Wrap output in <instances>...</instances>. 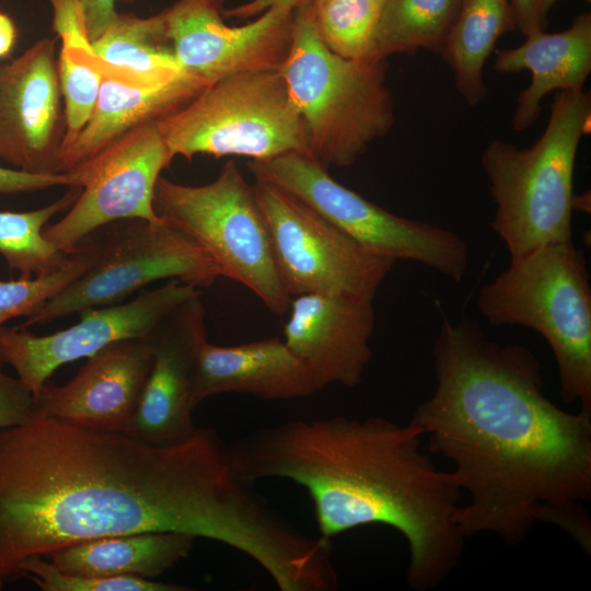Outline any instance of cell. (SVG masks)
Here are the masks:
<instances>
[{"mask_svg": "<svg viewBox=\"0 0 591 591\" xmlns=\"http://www.w3.org/2000/svg\"><path fill=\"white\" fill-rule=\"evenodd\" d=\"M432 354L436 389L410 422L468 494L456 513L465 537L519 544L548 523L590 555L591 412L557 406L535 355L489 339L476 320L444 318Z\"/></svg>", "mask_w": 591, "mask_h": 591, "instance_id": "obj_1", "label": "cell"}, {"mask_svg": "<svg viewBox=\"0 0 591 591\" xmlns=\"http://www.w3.org/2000/svg\"><path fill=\"white\" fill-rule=\"evenodd\" d=\"M228 468L211 428L169 447L35 414L0 428V590L24 559L89 540L216 538L230 514Z\"/></svg>", "mask_w": 591, "mask_h": 591, "instance_id": "obj_2", "label": "cell"}, {"mask_svg": "<svg viewBox=\"0 0 591 591\" xmlns=\"http://www.w3.org/2000/svg\"><path fill=\"white\" fill-rule=\"evenodd\" d=\"M422 438L410 421L336 416L263 426L228 449L245 483L303 487L324 540L371 524L395 529L408 545L409 588L429 591L453 571L466 537L456 519L462 490L421 450Z\"/></svg>", "mask_w": 591, "mask_h": 591, "instance_id": "obj_3", "label": "cell"}, {"mask_svg": "<svg viewBox=\"0 0 591 591\" xmlns=\"http://www.w3.org/2000/svg\"><path fill=\"white\" fill-rule=\"evenodd\" d=\"M590 116V92L558 91L532 146L494 139L484 149L480 163L495 202L490 227L510 258L572 242L573 170Z\"/></svg>", "mask_w": 591, "mask_h": 591, "instance_id": "obj_4", "label": "cell"}, {"mask_svg": "<svg viewBox=\"0 0 591 591\" xmlns=\"http://www.w3.org/2000/svg\"><path fill=\"white\" fill-rule=\"evenodd\" d=\"M386 59H347L323 43L313 0L296 8L287 58L278 68L304 124L310 157L349 166L395 121Z\"/></svg>", "mask_w": 591, "mask_h": 591, "instance_id": "obj_5", "label": "cell"}, {"mask_svg": "<svg viewBox=\"0 0 591 591\" xmlns=\"http://www.w3.org/2000/svg\"><path fill=\"white\" fill-rule=\"evenodd\" d=\"M477 306L490 325L541 334L556 360L559 395L591 412V286L581 248L567 242L510 258L480 288Z\"/></svg>", "mask_w": 591, "mask_h": 591, "instance_id": "obj_6", "label": "cell"}, {"mask_svg": "<svg viewBox=\"0 0 591 591\" xmlns=\"http://www.w3.org/2000/svg\"><path fill=\"white\" fill-rule=\"evenodd\" d=\"M157 123L173 159L310 157L304 124L278 69L220 79Z\"/></svg>", "mask_w": 591, "mask_h": 591, "instance_id": "obj_7", "label": "cell"}, {"mask_svg": "<svg viewBox=\"0 0 591 591\" xmlns=\"http://www.w3.org/2000/svg\"><path fill=\"white\" fill-rule=\"evenodd\" d=\"M153 209L197 241L221 276L250 289L273 313H287L291 297L279 277L253 186L233 161L204 185H184L160 176Z\"/></svg>", "mask_w": 591, "mask_h": 591, "instance_id": "obj_8", "label": "cell"}, {"mask_svg": "<svg viewBox=\"0 0 591 591\" xmlns=\"http://www.w3.org/2000/svg\"><path fill=\"white\" fill-rule=\"evenodd\" d=\"M86 239L92 254L84 271L28 315L22 327L42 325L88 309L115 304L162 279L197 289L211 286L220 269L192 236L166 221L123 220Z\"/></svg>", "mask_w": 591, "mask_h": 591, "instance_id": "obj_9", "label": "cell"}, {"mask_svg": "<svg viewBox=\"0 0 591 591\" xmlns=\"http://www.w3.org/2000/svg\"><path fill=\"white\" fill-rule=\"evenodd\" d=\"M255 179L291 194L362 246L395 260L422 264L454 282L468 266L467 243L457 233L396 216L334 179L327 167L301 153L248 164Z\"/></svg>", "mask_w": 591, "mask_h": 591, "instance_id": "obj_10", "label": "cell"}, {"mask_svg": "<svg viewBox=\"0 0 591 591\" xmlns=\"http://www.w3.org/2000/svg\"><path fill=\"white\" fill-rule=\"evenodd\" d=\"M252 186L291 298L324 293L373 301L395 259L362 246L286 190L258 179Z\"/></svg>", "mask_w": 591, "mask_h": 591, "instance_id": "obj_11", "label": "cell"}, {"mask_svg": "<svg viewBox=\"0 0 591 591\" xmlns=\"http://www.w3.org/2000/svg\"><path fill=\"white\" fill-rule=\"evenodd\" d=\"M173 161L157 121L126 134L85 164L68 172L81 193L44 236L66 255L101 228L123 220L159 221L153 193Z\"/></svg>", "mask_w": 591, "mask_h": 591, "instance_id": "obj_12", "label": "cell"}, {"mask_svg": "<svg viewBox=\"0 0 591 591\" xmlns=\"http://www.w3.org/2000/svg\"><path fill=\"white\" fill-rule=\"evenodd\" d=\"M201 294L177 279L146 290L123 304L80 312V321L53 334L36 336L26 327H0V359L11 366L35 396L62 364L89 358L108 345L149 337L182 303Z\"/></svg>", "mask_w": 591, "mask_h": 591, "instance_id": "obj_13", "label": "cell"}, {"mask_svg": "<svg viewBox=\"0 0 591 591\" xmlns=\"http://www.w3.org/2000/svg\"><path fill=\"white\" fill-rule=\"evenodd\" d=\"M225 0H177L164 9L181 68L207 84L250 71L278 69L290 50L296 8L273 7L241 26L223 21Z\"/></svg>", "mask_w": 591, "mask_h": 591, "instance_id": "obj_14", "label": "cell"}, {"mask_svg": "<svg viewBox=\"0 0 591 591\" xmlns=\"http://www.w3.org/2000/svg\"><path fill=\"white\" fill-rule=\"evenodd\" d=\"M65 134L56 40L42 38L0 63V160L28 173H56Z\"/></svg>", "mask_w": 591, "mask_h": 591, "instance_id": "obj_15", "label": "cell"}, {"mask_svg": "<svg viewBox=\"0 0 591 591\" xmlns=\"http://www.w3.org/2000/svg\"><path fill=\"white\" fill-rule=\"evenodd\" d=\"M205 337L200 294L182 303L150 335L152 363L127 434L151 445L169 447L196 433L192 417L196 360Z\"/></svg>", "mask_w": 591, "mask_h": 591, "instance_id": "obj_16", "label": "cell"}, {"mask_svg": "<svg viewBox=\"0 0 591 591\" xmlns=\"http://www.w3.org/2000/svg\"><path fill=\"white\" fill-rule=\"evenodd\" d=\"M152 363L151 338L108 345L63 385L45 383L34 414L96 430L127 433Z\"/></svg>", "mask_w": 591, "mask_h": 591, "instance_id": "obj_17", "label": "cell"}, {"mask_svg": "<svg viewBox=\"0 0 591 591\" xmlns=\"http://www.w3.org/2000/svg\"><path fill=\"white\" fill-rule=\"evenodd\" d=\"M283 341L311 373L317 390L357 386L371 360L372 301L324 293L291 298Z\"/></svg>", "mask_w": 591, "mask_h": 591, "instance_id": "obj_18", "label": "cell"}, {"mask_svg": "<svg viewBox=\"0 0 591 591\" xmlns=\"http://www.w3.org/2000/svg\"><path fill=\"white\" fill-rule=\"evenodd\" d=\"M316 391L309 370L277 337L236 346L213 345L205 337L198 345L195 406L221 393L293 399Z\"/></svg>", "mask_w": 591, "mask_h": 591, "instance_id": "obj_19", "label": "cell"}, {"mask_svg": "<svg viewBox=\"0 0 591 591\" xmlns=\"http://www.w3.org/2000/svg\"><path fill=\"white\" fill-rule=\"evenodd\" d=\"M208 85L185 71L165 83L150 85L105 70L92 115L73 142L59 153L56 173L85 164L131 130L183 107Z\"/></svg>", "mask_w": 591, "mask_h": 591, "instance_id": "obj_20", "label": "cell"}, {"mask_svg": "<svg viewBox=\"0 0 591 591\" xmlns=\"http://www.w3.org/2000/svg\"><path fill=\"white\" fill-rule=\"evenodd\" d=\"M519 46L497 49L499 73L531 72V82L517 99L511 119L515 131L530 128L541 115V102L551 92L581 91L591 72V13L576 16L558 33L534 32Z\"/></svg>", "mask_w": 591, "mask_h": 591, "instance_id": "obj_21", "label": "cell"}, {"mask_svg": "<svg viewBox=\"0 0 591 591\" xmlns=\"http://www.w3.org/2000/svg\"><path fill=\"white\" fill-rule=\"evenodd\" d=\"M195 540L182 532H138L80 542L49 556L56 567L71 575L154 580L186 558Z\"/></svg>", "mask_w": 591, "mask_h": 591, "instance_id": "obj_22", "label": "cell"}, {"mask_svg": "<svg viewBox=\"0 0 591 591\" xmlns=\"http://www.w3.org/2000/svg\"><path fill=\"white\" fill-rule=\"evenodd\" d=\"M517 28L508 0H462L440 54L464 101L477 105L487 95L484 66L497 40Z\"/></svg>", "mask_w": 591, "mask_h": 591, "instance_id": "obj_23", "label": "cell"}, {"mask_svg": "<svg viewBox=\"0 0 591 591\" xmlns=\"http://www.w3.org/2000/svg\"><path fill=\"white\" fill-rule=\"evenodd\" d=\"M92 45L105 65L139 83L161 84L184 72L167 37L164 11L148 18L118 13Z\"/></svg>", "mask_w": 591, "mask_h": 591, "instance_id": "obj_24", "label": "cell"}, {"mask_svg": "<svg viewBox=\"0 0 591 591\" xmlns=\"http://www.w3.org/2000/svg\"><path fill=\"white\" fill-rule=\"evenodd\" d=\"M462 0H385L374 39L373 58L419 49L441 50Z\"/></svg>", "mask_w": 591, "mask_h": 591, "instance_id": "obj_25", "label": "cell"}, {"mask_svg": "<svg viewBox=\"0 0 591 591\" xmlns=\"http://www.w3.org/2000/svg\"><path fill=\"white\" fill-rule=\"evenodd\" d=\"M81 187H70L54 202L32 211H0V255L11 273L22 278L50 274L61 268L69 255L58 250L43 234L47 222L68 210L77 200Z\"/></svg>", "mask_w": 591, "mask_h": 591, "instance_id": "obj_26", "label": "cell"}, {"mask_svg": "<svg viewBox=\"0 0 591 591\" xmlns=\"http://www.w3.org/2000/svg\"><path fill=\"white\" fill-rule=\"evenodd\" d=\"M385 0H313L317 32L334 54L375 59V34Z\"/></svg>", "mask_w": 591, "mask_h": 591, "instance_id": "obj_27", "label": "cell"}, {"mask_svg": "<svg viewBox=\"0 0 591 591\" xmlns=\"http://www.w3.org/2000/svg\"><path fill=\"white\" fill-rule=\"evenodd\" d=\"M105 69V63L93 48L61 46L58 56V76L66 134L60 152L73 142L91 117Z\"/></svg>", "mask_w": 591, "mask_h": 591, "instance_id": "obj_28", "label": "cell"}, {"mask_svg": "<svg viewBox=\"0 0 591 591\" xmlns=\"http://www.w3.org/2000/svg\"><path fill=\"white\" fill-rule=\"evenodd\" d=\"M92 254L90 241H82L67 263L56 271L33 278L0 279V327L14 317H27L44 302L61 291L88 267Z\"/></svg>", "mask_w": 591, "mask_h": 591, "instance_id": "obj_29", "label": "cell"}, {"mask_svg": "<svg viewBox=\"0 0 591 591\" xmlns=\"http://www.w3.org/2000/svg\"><path fill=\"white\" fill-rule=\"evenodd\" d=\"M19 577L30 578L44 591H188L187 586L163 583L134 576L86 577L63 572L51 561L33 555L18 566Z\"/></svg>", "mask_w": 591, "mask_h": 591, "instance_id": "obj_30", "label": "cell"}, {"mask_svg": "<svg viewBox=\"0 0 591 591\" xmlns=\"http://www.w3.org/2000/svg\"><path fill=\"white\" fill-rule=\"evenodd\" d=\"M0 359V428L25 422L34 415L33 394L19 378L2 370Z\"/></svg>", "mask_w": 591, "mask_h": 591, "instance_id": "obj_31", "label": "cell"}, {"mask_svg": "<svg viewBox=\"0 0 591 591\" xmlns=\"http://www.w3.org/2000/svg\"><path fill=\"white\" fill-rule=\"evenodd\" d=\"M54 186H77L69 173H28L0 166V194L30 193Z\"/></svg>", "mask_w": 591, "mask_h": 591, "instance_id": "obj_32", "label": "cell"}, {"mask_svg": "<svg viewBox=\"0 0 591 591\" xmlns=\"http://www.w3.org/2000/svg\"><path fill=\"white\" fill-rule=\"evenodd\" d=\"M558 0H511L517 28L528 36L534 32L545 31L547 15Z\"/></svg>", "mask_w": 591, "mask_h": 591, "instance_id": "obj_33", "label": "cell"}, {"mask_svg": "<svg viewBox=\"0 0 591 591\" xmlns=\"http://www.w3.org/2000/svg\"><path fill=\"white\" fill-rule=\"evenodd\" d=\"M117 0H79L85 18L88 34L93 43L113 23L118 12Z\"/></svg>", "mask_w": 591, "mask_h": 591, "instance_id": "obj_34", "label": "cell"}, {"mask_svg": "<svg viewBox=\"0 0 591 591\" xmlns=\"http://www.w3.org/2000/svg\"><path fill=\"white\" fill-rule=\"evenodd\" d=\"M304 0H251L246 3L239 4L232 9L223 11V15L232 19L247 20L256 18L273 7H290L297 8Z\"/></svg>", "mask_w": 591, "mask_h": 591, "instance_id": "obj_35", "label": "cell"}, {"mask_svg": "<svg viewBox=\"0 0 591 591\" xmlns=\"http://www.w3.org/2000/svg\"><path fill=\"white\" fill-rule=\"evenodd\" d=\"M16 42V27L13 20L0 11V58L10 56Z\"/></svg>", "mask_w": 591, "mask_h": 591, "instance_id": "obj_36", "label": "cell"}, {"mask_svg": "<svg viewBox=\"0 0 591 591\" xmlns=\"http://www.w3.org/2000/svg\"><path fill=\"white\" fill-rule=\"evenodd\" d=\"M118 2H121V3H129V2H132L135 0H117Z\"/></svg>", "mask_w": 591, "mask_h": 591, "instance_id": "obj_37", "label": "cell"}, {"mask_svg": "<svg viewBox=\"0 0 591 591\" xmlns=\"http://www.w3.org/2000/svg\"><path fill=\"white\" fill-rule=\"evenodd\" d=\"M586 1L590 2L591 0H586Z\"/></svg>", "mask_w": 591, "mask_h": 591, "instance_id": "obj_38", "label": "cell"}]
</instances>
